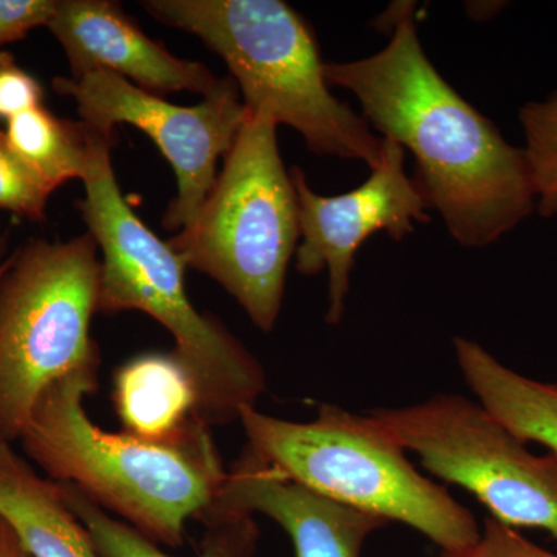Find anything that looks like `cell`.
Masks as SVG:
<instances>
[{"instance_id": "24", "label": "cell", "mask_w": 557, "mask_h": 557, "mask_svg": "<svg viewBox=\"0 0 557 557\" xmlns=\"http://www.w3.org/2000/svg\"><path fill=\"white\" fill-rule=\"evenodd\" d=\"M11 262H13V258H10L7 262L0 263V282L5 277L7 271L10 270Z\"/></svg>"}, {"instance_id": "19", "label": "cell", "mask_w": 557, "mask_h": 557, "mask_svg": "<svg viewBox=\"0 0 557 557\" xmlns=\"http://www.w3.org/2000/svg\"><path fill=\"white\" fill-rule=\"evenodd\" d=\"M53 190L10 148L5 134L0 132V208L42 220Z\"/></svg>"}, {"instance_id": "22", "label": "cell", "mask_w": 557, "mask_h": 557, "mask_svg": "<svg viewBox=\"0 0 557 557\" xmlns=\"http://www.w3.org/2000/svg\"><path fill=\"white\" fill-rule=\"evenodd\" d=\"M58 0H0V47L27 36L40 25H49Z\"/></svg>"}, {"instance_id": "2", "label": "cell", "mask_w": 557, "mask_h": 557, "mask_svg": "<svg viewBox=\"0 0 557 557\" xmlns=\"http://www.w3.org/2000/svg\"><path fill=\"white\" fill-rule=\"evenodd\" d=\"M98 369L47 388L22 443L57 483L75 486L153 544L180 547L188 520L214 504L226 479L208 428L199 421L171 442L102 431L83 405L97 388Z\"/></svg>"}, {"instance_id": "13", "label": "cell", "mask_w": 557, "mask_h": 557, "mask_svg": "<svg viewBox=\"0 0 557 557\" xmlns=\"http://www.w3.org/2000/svg\"><path fill=\"white\" fill-rule=\"evenodd\" d=\"M0 519L30 557H101L57 482L40 478L0 440Z\"/></svg>"}, {"instance_id": "5", "label": "cell", "mask_w": 557, "mask_h": 557, "mask_svg": "<svg viewBox=\"0 0 557 557\" xmlns=\"http://www.w3.org/2000/svg\"><path fill=\"white\" fill-rule=\"evenodd\" d=\"M247 448L293 482L348 507L405 523L440 552L474 544L480 527L474 515L445 487L410 463L394 435L370 413L341 406H318L307 423L242 409Z\"/></svg>"}, {"instance_id": "20", "label": "cell", "mask_w": 557, "mask_h": 557, "mask_svg": "<svg viewBox=\"0 0 557 557\" xmlns=\"http://www.w3.org/2000/svg\"><path fill=\"white\" fill-rule=\"evenodd\" d=\"M437 557H557V553L539 547L516 528L504 525L487 516L474 544L450 552H440Z\"/></svg>"}, {"instance_id": "21", "label": "cell", "mask_w": 557, "mask_h": 557, "mask_svg": "<svg viewBox=\"0 0 557 557\" xmlns=\"http://www.w3.org/2000/svg\"><path fill=\"white\" fill-rule=\"evenodd\" d=\"M42 87L14 62L9 53L0 51V120H11L25 110L39 108Z\"/></svg>"}, {"instance_id": "9", "label": "cell", "mask_w": 557, "mask_h": 557, "mask_svg": "<svg viewBox=\"0 0 557 557\" xmlns=\"http://www.w3.org/2000/svg\"><path fill=\"white\" fill-rule=\"evenodd\" d=\"M57 94L78 104L81 123L112 137L119 124L145 132L161 150L177 178V197L163 218V226L183 231L193 225L218 178V161L225 159L247 120L239 87L233 78L199 104H171L113 73H86L79 78H54Z\"/></svg>"}, {"instance_id": "10", "label": "cell", "mask_w": 557, "mask_h": 557, "mask_svg": "<svg viewBox=\"0 0 557 557\" xmlns=\"http://www.w3.org/2000/svg\"><path fill=\"white\" fill-rule=\"evenodd\" d=\"M405 163L406 150L384 139L383 157L370 177L357 189L332 197L314 193L299 166L289 171L299 207L296 270L304 276L329 271L330 325H338L346 313L355 256L364 242L376 233L401 242L417 223L431 222L428 201L406 174Z\"/></svg>"}, {"instance_id": "7", "label": "cell", "mask_w": 557, "mask_h": 557, "mask_svg": "<svg viewBox=\"0 0 557 557\" xmlns=\"http://www.w3.org/2000/svg\"><path fill=\"white\" fill-rule=\"evenodd\" d=\"M98 251L87 231L65 242H33L13 256L0 282V440L21 438L47 388L100 368L90 336Z\"/></svg>"}, {"instance_id": "12", "label": "cell", "mask_w": 557, "mask_h": 557, "mask_svg": "<svg viewBox=\"0 0 557 557\" xmlns=\"http://www.w3.org/2000/svg\"><path fill=\"white\" fill-rule=\"evenodd\" d=\"M215 500L273 519L287 531L296 557H361L368 539L391 525L293 482L249 448L226 471Z\"/></svg>"}, {"instance_id": "11", "label": "cell", "mask_w": 557, "mask_h": 557, "mask_svg": "<svg viewBox=\"0 0 557 557\" xmlns=\"http://www.w3.org/2000/svg\"><path fill=\"white\" fill-rule=\"evenodd\" d=\"M67 54L72 78L113 73L152 94L193 91L207 95L220 78L200 62L180 60L150 39L109 0H58L47 25Z\"/></svg>"}, {"instance_id": "18", "label": "cell", "mask_w": 557, "mask_h": 557, "mask_svg": "<svg viewBox=\"0 0 557 557\" xmlns=\"http://www.w3.org/2000/svg\"><path fill=\"white\" fill-rule=\"evenodd\" d=\"M525 153L536 189V209L544 218L557 215V91L547 100L527 102L519 110Z\"/></svg>"}, {"instance_id": "14", "label": "cell", "mask_w": 557, "mask_h": 557, "mask_svg": "<svg viewBox=\"0 0 557 557\" xmlns=\"http://www.w3.org/2000/svg\"><path fill=\"white\" fill-rule=\"evenodd\" d=\"M113 403L126 434L148 442L177 440L199 423L196 388L174 354L141 355L121 366Z\"/></svg>"}, {"instance_id": "23", "label": "cell", "mask_w": 557, "mask_h": 557, "mask_svg": "<svg viewBox=\"0 0 557 557\" xmlns=\"http://www.w3.org/2000/svg\"><path fill=\"white\" fill-rule=\"evenodd\" d=\"M0 557H30L17 541L16 534L0 519Z\"/></svg>"}, {"instance_id": "4", "label": "cell", "mask_w": 557, "mask_h": 557, "mask_svg": "<svg viewBox=\"0 0 557 557\" xmlns=\"http://www.w3.org/2000/svg\"><path fill=\"white\" fill-rule=\"evenodd\" d=\"M153 20L203 40L225 61L248 113L302 135L319 157L379 166L384 139L330 91L317 36L282 0H148Z\"/></svg>"}, {"instance_id": "17", "label": "cell", "mask_w": 557, "mask_h": 557, "mask_svg": "<svg viewBox=\"0 0 557 557\" xmlns=\"http://www.w3.org/2000/svg\"><path fill=\"white\" fill-rule=\"evenodd\" d=\"M3 134L10 148L51 188L86 175L90 141L83 123L58 119L39 106L7 121Z\"/></svg>"}, {"instance_id": "15", "label": "cell", "mask_w": 557, "mask_h": 557, "mask_svg": "<svg viewBox=\"0 0 557 557\" xmlns=\"http://www.w3.org/2000/svg\"><path fill=\"white\" fill-rule=\"evenodd\" d=\"M453 344L458 369L480 405L522 442L544 445L557 458V384L520 375L474 339L457 336Z\"/></svg>"}, {"instance_id": "6", "label": "cell", "mask_w": 557, "mask_h": 557, "mask_svg": "<svg viewBox=\"0 0 557 557\" xmlns=\"http://www.w3.org/2000/svg\"><path fill=\"white\" fill-rule=\"evenodd\" d=\"M299 240L298 196L278 152L276 121L247 112L199 215L170 245L188 269L219 282L269 333L281 314Z\"/></svg>"}, {"instance_id": "16", "label": "cell", "mask_w": 557, "mask_h": 557, "mask_svg": "<svg viewBox=\"0 0 557 557\" xmlns=\"http://www.w3.org/2000/svg\"><path fill=\"white\" fill-rule=\"evenodd\" d=\"M58 485L101 557H170L127 523L110 518L75 486ZM199 519L205 525L200 557H255L260 533L252 515L215 500Z\"/></svg>"}, {"instance_id": "8", "label": "cell", "mask_w": 557, "mask_h": 557, "mask_svg": "<svg viewBox=\"0 0 557 557\" xmlns=\"http://www.w3.org/2000/svg\"><path fill=\"white\" fill-rule=\"evenodd\" d=\"M368 413L431 474L478 497L491 518L516 530L539 528L557 541V458L534 456L485 406L443 392Z\"/></svg>"}, {"instance_id": "1", "label": "cell", "mask_w": 557, "mask_h": 557, "mask_svg": "<svg viewBox=\"0 0 557 557\" xmlns=\"http://www.w3.org/2000/svg\"><path fill=\"white\" fill-rule=\"evenodd\" d=\"M325 78L355 95L375 134L412 153L418 188L461 247L496 244L536 211L525 149L509 145L429 61L413 3L398 9L383 50L327 62Z\"/></svg>"}, {"instance_id": "3", "label": "cell", "mask_w": 557, "mask_h": 557, "mask_svg": "<svg viewBox=\"0 0 557 557\" xmlns=\"http://www.w3.org/2000/svg\"><path fill=\"white\" fill-rule=\"evenodd\" d=\"M87 132L86 196L78 205L101 252L98 313L137 310L160 322L196 388L197 420L207 428L239 421L242 409L256 408L265 394V370L218 319L193 306L185 260L139 220L121 194L110 160L112 137L90 127Z\"/></svg>"}]
</instances>
